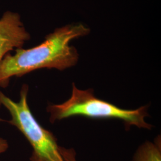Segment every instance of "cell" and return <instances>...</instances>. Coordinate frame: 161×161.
Wrapping results in <instances>:
<instances>
[{
	"label": "cell",
	"mask_w": 161,
	"mask_h": 161,
	"mask_svg": "<svg viewBox=\"0 0 161 161\" xmlns=\"http://www.w3.org/2000/svg\"><path fill=\"white\" fill-rule=\"evenodd\" d=\"M83 23H71L55 29L37 46L15 50L7 54L0 64V86L7 88L13 77H22L41 69L64 70L78 63L79 54L70 42L89 34Z\"/></svg>",
	"instance_id": "cell-1"
},
{
	"label": "cell",
	"mask_w": 161,
	"mask_h": 161,
	"mask_svg": "<svg viewBox=\"0 0 161 161\" xmlns=\"http://www.w3.org/2000/svg\"><path fill=\"white\" fill-rule=\"evenodd\" d=\"M47 111L50 114L52 123L71 116H82L92 118L121 119L127 128L136 126L150 130L152 127L145 121V118L149 116L147 106L135 110L124 109L96 97L92 89L80 90L75 84H72L71 96L68 100L62 104H49Z\"/></svg>",
	"instance_id": "cell-2"
},
{
	"label": "cell",
	"mask_w": 161,
	"mask_h": 161,
	"mask_svg": "<svg viewBox=\"0 0 161 161\" xmlns=\"http://www.w3.org/2000/svg\"><path fill=\"white\" fill-rule=\"evenodd\" d=\"M29 86L23 84L19 101L14 102L0 91V106L5 108L11 116L7 121L16 127L32 147L31 161H64L57 139L35 119L28 103Z\"/></svg>",
	"instance_id": "cell-3"
},
{
	"label": "cell",
	"mask_w": 161,
	"mask_h": 161,
	"mask_svg": "<svg viewBox=\"0 0 161 161\" xmlns=\"http://www.w3.org/2000/svg\"><path fill=\"white\" fill-rule=\"evenodd\" d=\"M30 38V34L18 13H4L0 18V64L7 54L14 49L22 48Z\"/></svg>",
	"instance_id": "cell-4"
},
{
	"label": "cell",
	"mask_w": 161,
	"mask_h": 161,
	"mask_svg": "<svg viewBox=\"0 0 161 161\" xmlns=\"http://www.w3.org/2000/svg\"><path fill=\"white\" fill-rule=\"evenodd\" d=\"M132 161H161V138L155 142H146L137 150Z\"/></svg>",
	"instance_id": "cell-5"
},
{
	"label": "cell",
	"mask_w": 161,
	"mask_h": 161,
	"mask_svg": "<svg viewBox=\"0 0 161 161\" xmlns=\"http://www.w3.org/2000/svg\"><path fill=\"white\" fill-rule=\"evenodd\" d=\"M60 152L64 161H77L76 159V153L73 149H66L60 147Z\"/></svg>",
	"instance_id": "cell-6"
},
{
	"label": "cell",
	"mask_w": 161,
	"mask_h": 161,
	"mask_svg": "<svg viewBox=\"0 0 161 161\" xmlns=\"http://www.w3.org/2000/svg\"><path fill=\"white\" fill-rule=\"evenodd\" d=\"M8 143L6 139L0 137V154L6 152L8 148Z\"/></svg>",
	"instance_id": "cell-7"
}]
</instances>
